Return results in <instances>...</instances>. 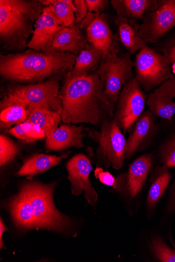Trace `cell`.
<instances>
[{
	"mask_svg": "<svg viewBox=\"0 0 175 262\" xmlns=\"http://www.w3.org/2000/svg\"><path fill=\"white\" fill-rule=\"evenodd\" d=\"M116 16L137 21L158 7L159 0H112Z\"/></svg>",
	"mask_w": 175,
	"mask_h": 262,
	"instance_id": "ffe728a7",
	"label": "cell"
},
{
	"mask_svg": "<svg viewBox=\"0 0 175 262\" xmlns=\"http://www.w3.org/2000/svg\"><path fill=\"white\" fill-rule=\"evenodd\" d=\"M175 29V0H159L158 7L146 14L140 33L146 43H158Z\"/></svg>",
	"mask_w": 175,
	"mask_h": 262,
	"instance_id": "30bf717a",
	"label": "cell"
},
{
	"mask_svg": "<svg viewBox=\"0 0 175 262\" xmlns=\"http://www.w3.org/2000/svg\"><path fill=\"white\" fill-rule=\"evenodd\" d=\"M88 12L96 14H102L106 11L109 6L107 0H85Z\"/></svg>",
	"mask_w": 175,
	"mask_h": 262,
	"instance_id": "d6a6232c",
	"label": "cell"
},
{
	"mask_svg": "<svg viewBox=\"0 0 175 262\" xmlns=\"http://www.w3.org/2000/svg\"><path fill=\"white\" fill-rule=\"evenodd\" d=\"M19 153L15 142L4 134L0 135V166L1 167L11 163Z\"/></svg>",
	"mask_w": 175,
	"mask_h": 262,
	"instance_id": "f546056e",
	"label": "cell"
},
{
	"mask_svg": "<svg viewBox=\"0 0 175 262\" xmlns=\"http://www.w3.org/2000/svg\"><path fill=\"white\" fill-rule=\"evenodd\" d=\"M120 47L103 57L95 71L104 83L108 101L115 110L120 94L133 76L134 62L130 53L119 54Z\"/></svg>",
	"mask_w": 175,
	"mask_h": 262,
	"instance_id": "8992f818",
	"label": "cell"
},
{
	"mask_svg": "<svg viewBox=\"0 0 175 262\" xmlns=\"http://www.w3.org/2000/svg\"><path fill=\"white\" fill-rule=\"evenodd\" d=\"M147 95L133 77L123 88L115 105L113 119L123 134H126L144 113Z\"/></svg>",
	"mask_w": 175,
	"mask_h": 262,
	"instance_id": "9c48e42d",
	"label": "cell"
},
{
	"mask_svg": "<svg viewBox=\"0 0 175 262\" xmlns=\"http://www.w3.org/2000/svg\"><path fill=\"white\" fill-rule=\"evenodd\" d=\"M66 168L72 194L80 195L84 192L88 203L95 207L98 195L89 179L93 170L90 160L84 154H77L67 162Z\"/></svg>",
	"mask_w": 175,
	"mask_h": 262,
	"instance_id": "7c38bea8",
	"label": "cell"
},
{
	"mask_svg": "<svg viewBox=\"0 0 175 262\" xmlns=\"http://www.w3.org/2000/svg\"><path fill=\"white\" fill-rule=\"evenodd\" d=\"M103 54L90 43L77 56L70 73L73 77H81L94 73L101 63Z\"/></svg>",
	"mask_w": 175,
	"mask_h": 262,
	"instance_id": "603a6c76",
	"label": "cell"
},
{
	"mask_svg": "<svg viewBox=\"0 0 175 262\" xmlns=\"http://www.w3.org/2000/svg\"><path fill=\"white\" fill-rule=\"evenodd\" d=\"M28 120L38 126L47 137L59 127L62 118L59 112L44 108H35L30 111Z\"/></svg>",
	"mask_w": 175,
	"mask_h": 262,
	"instance_id": "d4e9b609",
	"label": "cell"
},
{
	"mask_svg": "<svg viewBox=\"0 0 175 262\" xmlns=\"http://www.w3.org/2000/svg\"><path fill=\"white\" fill-rule=\"evenodd\" d=\"M175 75L150 93L146 99L148 111L154 116L171 122L175 114Z\"/></svg>",
	"mask_w": 175,
	"mask_h": 262,
	"instance_id": "2e32d148",
	"label": "cell"
},
{
	"mask_svg": "<svg viewBox=\"0 0 175 262\" xmlns=\"http://www.w3.org/2000/svg\"><path fill=\"white\" fill-rule=\"evenodd\" d=\"M158 50L169 61L175 64V30L159 42Z\"/></svg>",
	"mask_w": 175,
	"mask_h": 262,
	"instance_id": "4dcf8cb0",
	"label": "cell"
},
{
	"mask_svg": "<svg viewBox=\"0 0 175 262\" xmlns=\"http://www.w3.org/2000/svg\"><path fill=\"white\" fill-rule=\"evenodd\" d=\"M158 154L161 165L168 169L175 167V132L163 141Z\"/></svg>",
	"mask_w": 175,
	"mask_h": 262,
	"instance_id": "f1b7e54d",
	"label": "cell"
},
{
	"mask_svg": "<svg viewBox=\"0 0 175 262\" xmlns=\"http://www.w3.org/2000/svg\"><path fill=\"white\" fill-rule=\"evenodd\" d=\"M94 176L102 183L112 187L114 189L116 187V180L110 172L104 171L101 167H98L94 171Z\"/></svg>",
	"mask_w": 175,
	"mask_h": 262,
	"instance_id": "e575fe53",
	"label": "cell"
},
{
	"mask_svg": "<svg viewBox=\"0 0 175 262\" xmlns=\"http://www.w3.org/2000/svg\"><path fill=\"white\" fill-rule=\"evenodd\" d=\"M44 7H50L58 25L62 27L75 25L74 12L76 11L72 0H39Z\"/></svg>",
	"mask_w": 175,
	"mask_h": 262,
	"instance_id": "cb8c5ba5",
	"label": "cell"
},
{
	"mask_svg": "<svg viewBox=\"0 0 175 262\" xmlns=\"http://www.w3.org/2000/svg\"><path fill=\"white\" fill-rule=\"evenodd\" d=\"M1 110L0 130H6L28 120L30 112L19 105L9 106Z\"/></svg>",
	"mask_w": 175,
	"mask_h": 262,
	"instance_id": "4316f807",
	"label": "cell"
},
{
	"mask_svg": "<svg viewBox=\"0 0 175 262\" xmlns=\"http://www.w3.org/2000/svg\"><path fill=\"white\" fill-rule=\"evenodd\" d=\"M5 133L10 134L25 142L33 143L37 140L45 139V134L37 125L29 120L13 127L7 129Z\"/></svg>",
	"mask_w": 175,
	"mask_h": 262,
	"instance_id": "484cf974",
	"label": "cell"
},
{
	"mask_svg": "<svg viewBox=\"0 0 175 262\" xmlns=\"http://www.w3.org/2000/svg\"><path fill=\"white\" fill-rule=\"evenodd\" d=\"M175 213V180L170 186L167 200L163 212L162 223L171 217Z\"/></svg>",
	"mask_w": 175,
	"mask_h": 262,
	"instance_id": "1f68e13d",
	"label": "cell"
},
{
	"mask_svg": "<svg viewBox=\"0 0 175 262\" xmlns=\"http://www.w3.org/2000/svg\"><path fill=\"white\" fill-rule=\"evenodd\" d=\"M76 11L74 12L75 25L79 26L80 24L86 18L88 10L85 0H74L73 1Z\"/></svg>",
	"mask_w": 175,
	"mask_h": 262,
	"instance_id": "836d02e7",
	"label": "cell"
},
{
	"mask_svg": "<svg viewBox=\"0 0 175 262\" xmlns=\"http://www.w3.org/2000/svg\"><path fill=\"white\" fill-rule=\"evenodd\" d=\"M171 179V174L165 166L159 165L152 169L146 200V208L149 218L151 217V214L166 192Z\"/></svg>",
	"mask_w": 175,
	"mask_h": 262,
	"instance_id": "ac0fdd59",
	"label": "cell"
},
{
	"mask_svg": "<svg viewBox=\"0 0 175 262\" xmlns=\"http://www.w3.org/2000/svg\"><path fill=\"white\" fill-rule=\"evenodd\" d=\"M65 157L35 154L27 158L16 172L18 176H28L29 180L42 173L58 165Z\"/></svg>",
	"mask_w": 175,
	"mask_h": 262,
	"instance_id": "7402d4cb",
	"label": "cell"
},
{
	"mask_svg": "<svg viewBox=\"0 0 175 262\" xmlns=\"http://www.w3.org/2000/svg\"><path fill=\"white\" fill-rule=\"evenodd\" d=\"M77 57L68 53H45L32 49L1 55L0 75L12 83H40L71 72Z\"/></svg>",
	"mask_w": 175,
	"mask_h": 262,
	"instance_id": "3957f363",
	"label": "cell"
},
{
	"mask_svg": "<svg viewBox=\"0 0 175 262\" xmlns=\"http://www.w3.org/2000/svg\"><path fill=\"white\" fill-rule=\"evenodd\" d=\"M134 65L136 78L146 92L157 88L174 76L169 61L147 45L137 54Z\"/></svg>",
	"mask_w": 175,
	"mask_h": 262,
	"instance_id": "ba28073f",
	"label": "cell"
},
{
	"mask_svg": "<svg viewBox=\"0 0 175 262\" xmlns=\"http://www.w3.org/2000/svg\"><path fill=\"white\" fill-rule=\"evenodd\" d=\"M88 136L98 144L96 155L98 161L106 167L110 166L115 170L123 167L126 158L127 140L113 118L103 121L100 130L89 129Z\"/></svg>",
	"mask_w": 175,
	"mask_h": 262,
	"instance_id": "52a82bcc",
	"label": "cell"
},
{
	"mask_svg": "<svg viewBox=\"0 0 175 262\" xmlns=\"http://www.w3.org/2000/svg\"><path fill=\"white\" fill-rule=\"evenodd\" d=\"M64 77L59 95L62 104L59 113L63 123L99 127L106 119L113 118L114 110L97 74L93 73L76 77L68 73Z\"/></svg>",
	"mask_w": 175,
	"mask_h": 262,
	"instance_id": "6da1fadb",
	"label": "cell"
},
{
	"mask_svg": "<svg viewBox=\"0 0 175 262\" xmlns=\"http://www.w3.org/2000/svg\"><path fill=\"white\" fill-rule=\"evenodd\" d=\"M62 77L55 76L36 83H13L5 92L0 102V110L19 105L29 112L35 108H44L60 113L62 104L59 95Z\"/></svg>",
	"mask_w": 175,
	"mask_h": 262,
	"instance_id": "5b68a950",
	"label": "cell"
},
{
	"mask_svg": "<svg viewBox=\"0 0 175 262\" xmlns=\"http://www.w3.org/2000/svg\"><path fill=\"white\" fill-rule=\"evenodd\" d=\"M63 27L59 26L50 7H44L41 16L35 23L34 31L28 43L29 49L45 53L55 52V37Z\"/></svg>",
	"mask_w": 175,
	"mask_h": 262,
	"instance_id": "9a60e30c",
	"label": "cell"
},
{
	"mask_svg": "<svg viewBox=\"0 0 175 262\" xmlns=\"http://www.w3.org/2000/svg\"><path fill=\"white\" fill-rule=\"evenodd\" d=\"M57 183L45 184L29 180L9 202L16 226L24 230L45 229L62 233L71 231L72 221L56 208L53 195Z\"/></svg>",
	"mask_w": 175,
	"mask_h": 262,
	"instance_id": "7a4b0ae2",
	"label": "cell"
},
{
	"mask_svg": "<svg viewBox=\"0 0 175 262\" xmlns=\"http://www.w3.org/2000/svg\"><path fill=\"white\" fill-rule=\"evenodd\" d=\"M89 129L83 125L63 124L51 135L45 137V149L50 151L63 150L71 147L83 148L84 139L88 136L84 132H88Z\"/></svg>",
	"mask_w": 175,
	"mask_h": 262,
	"instance_id": "e0dca14e",
	"label": "cell"
},
{
	"mask_svg": "<svg viewBox=\"0 0 175 262\" xmlns=\"http://www.w3.org/2000/svg\"><path fill=\"white\" fill-rule=\"evenodd\" d=\"M8 229L5 226L4 223L3 222L2 219L0 220V248L5 249L4 244L3 240V234L6 231H8Z\"/></svg>",
	"mask_w": 175,
	"mask_h": 262,
	"instance_id": "d590c367",
	"label": "cell"
},
{
	"mask_svg": "<svg viewBox=\"0 0 175 262\" xmlns=\"http://www.w3.org/2000/svg\"><path fill=\"white\" fill-rule=\"evenodd\" d=\"M114 20L118 27L120 41L130 54H134L146 46L140 35V26L137 21L116 16Z\"/></svg>",
	"mask_w": 175,
	"mask_h": 262,
	"instance_id": "44dd1931",
	"label": "cell"
},
{
	"mask_svg": "<svg viewBox=\"0 0 175 262\" xmlns=\"http://www.w3.org/2000/svg\"><path fill=\"white\" fill-rule=\"evenodd\" d=\"M78 26L63 27L56 35L53 47L55 51L68 53L78 56L85 50L88 43Z\"/></svg>",
	"mask_w": 175,
	"mask_h": 262,
	"instance_id": "d6986e66",
	"label": "cell"
},
{
	"mask_svg": "<svg viewBox=\"0 0 175 262\" xmlns=\"http://www.w3.org/2000/svg\"><path fill=\"white\" fill-rule=\"evenodd\" d=\"M44 7L40 1H0V39L3 49L20 51L28 47L34 23L42 15Z\"/></svg>",
	"mask_w": 175,
	"mask_h": 262,
	"instance_id": "277c9868",
	"label": "cell"
},
{
	"mask_svg": "<svg viewBox=\"0 0 175 262\" xmlns=\"http://www.w3.org/2000/svg\"><path fill=\"white\" fill-rule=\"evenodd\" d=\"M158 129L155 116L149 111L144 112L128 131L126 160H129L135 153L146 149L156 136Z\"/></svg>",
	"mask_w": 175,
	"mask_h": 262,
	"instance_id": "5bb4252c",
	"label": "cell"
},
{
	"mask_svg": "<svg viewBox=\"0 0 175 262\" xmlns=\"http://www.w3.org/2000/svg\"><path fill=\"white\" fill-rule=\"evenodd\" d=\"M149 249L153 256L158 261L175 262V245L173 248L170 247L161 235H155L152 237Z\"/></svg>",
	"mask_w": 175,
	"mask_h": 262,
	"instance_id": "83f0119b",
	"label": "cell"
},
{
	"mask_svg": "<svg viewBox=\"0 0 175 262\" xmlns=\"http://www.w3.org/2000/svg\"><path fill=\"white\" fill-rule=\"evenodd\" d=\"M79 27L86 28L88 42L101 51L103 56L119 47L110 29L107 14L88 12Z\"/></svg>",
	"mask_w": 175,
	"mask_h": 262,
	"instance_id": "4fadbf2b",
	"label": "cell"
},
{
	"mask_svg": "<svg viewBox=\"0 0 175 262\" xmlns=\"http://www.w3.org/2000/svg\"><path fill=\"white\" fill-rule=\"evenodd\" d=\"M153 162L154 157L150 154L143 155L137 159L130 165L127 172L116 178L115 190L130 200L136 198L152 169Z\"/></svg>",
	"mask_w": 175,
	"mask_h": 262,
	"instance_id": "8fae6325",
	"label": "cell"
}]
</instances>
